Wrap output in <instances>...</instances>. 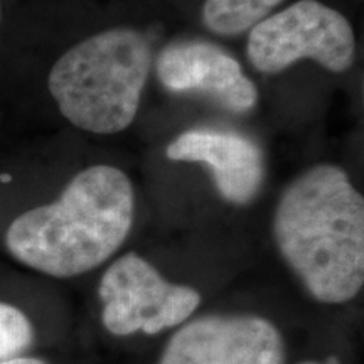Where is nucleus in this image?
Returning a JSON list of instances; mask_svg holds the SVG:
<instances>
[{
	"instance_id": "obj_9",
	"label": "nucleus",
	"mask_w": 364,
	"mask_h": 364,
	"mask_svg": "<svg viewBox=\"0 0 364 364\" xmlns=\"http://www.w3.org/2000/svg\"><path fill=\"white\" fill-rule=\"evenodd\" d=\"M284 0H204L203 22L216 36H240L268 17Z\"/></svg>"
},
{
	"instance_id": "obj_10",
	"label": "nucleus",
	"mask_w": 364,
	"mask_h": 364,
	"mask_svg": "<svg viewBox=\"0 0 364 364\" xmlns=\"http://www.w3.org/2000/svg\"><path fill=\"white\" fill-rule=\"evenodd\" d=\"M34 343L31 318L19 307L0 302V359L21 356Z\"/></svg>"
},
{
	"instance_id": "obj_6",
	"label": "nucleus",
	"mask_w": 364,
	"mask_h": 364,
	"mask_svg": "<svg viewBox=\"0 0 364 364\" xmlns=\"http://www.w3.org/2000/svg\"><path fill=\"white\" fill-rule=\"evenodd\" d=\"M159 364H287V344L258 314H206L176 327Z\"/></svg>"
},
{
	"instance_id": "obj_4",
	"label": "nucleus",
	"mask_w": 364,
	"mask_h": 364,
	"mask_svg": "<svg viewBox=\"0 0 364 364\" xmlns=\"http://www.w3.org/2000/svg\"><path fill=\"white\" fill-rule=\"evenodd\" d=\"M102 324L118 338L156 336L194 317L203 295L194 287L167 280L142 255L115 258L98 284Z\"/></svg>"
},
{
	"instance_id": "obj_1",
	"label": "nucleus",
	"mask_w": 364,
	"mask_h": 364,
	"mask_svg": "<svg viewBox=\"0 0 364 364\" xmlns=\"http://www.w3.org/2000/svg\"><path fill=\"white\" fill-rule=\"evenodd\" d=\"M282 260L316 302L343 306L364 287V198L348 172L317 164L282 191L272 220Z\"/></svg>"
},
{
	"instance_id": "obj_13",
	"label": "nucleus",
	"mask_w": 364,
	"mask_h": 364,
	"mask_svg": "<svg viewBox=\"0 0 364 364\" xmlns=\"http://www.w3.org/2000/svg\"><path fill=\"white\" fill-rule=\"evenodd\" d=\"M0 22H2V0H0Z\"/></svg>"
},
{
	"instance_id": "obj_2",
	"label": "nucleus",
	"mask_w": 364,
	"mask_h": 364,
	"mask_svg": "<svg viewBox=\"0 0 364 364\" xmlns=\"http://www.w3.org/2000/svg\"><path fill=\"white\" fill-rule=\"evenodd\" d=\"M135 193L118 167L80 171L56 201L22 213L6 233L9 253L53 279H75L110 262L130 236Z\"/></svg>"
},
{
	"instance_id": "obj_12",
	"label": "nucleus",
	"mask_w": 364,
	"mask_h": 364,
	"mask_svg": "<svg viewBox=\"0 0 364 364\" xmlns=\"http://www.w3.org/2000/svg\"><path fill=\"white\" fill-rule=\"evenodd\" d=\"M297 364H326V363H322V361H314V359H307V361H300V363H297Z\"/></svg>"
},
{
	"instance_id": "obj_3",
	"label": "nucleus",
	"mask_w": 364,
	"mask_h": 364,
	"mask_svg": "<svg viewBox=\"0 0 364 364\" xmlns=\"http://www.w3.org/2000/svg\"><path fill=\"white\" fill-rule=\"evenodd\" d=\"M152 61L142 33L115 27L63 54L49 73L48 88L70 124L90 134H120L135 120Z\"/></svg>"
},
{
	"instance_id": "obj_7",
	"label": "nucleus",
	"mask_w": 364,
	"mask_h": 364,
	"mask_svg": "<svg viewBox=\"0 0 364 364\" xmlns=\"http://www.w3.org/2000/svg\"><path fill=\"white\" fill-rule=\"evenodd\" d=\"M157 78L171 93L201 95L231 113H248L258 102V88L240 63L220 46L182 41L162 49Z\"/></svg>"
},
{
	"instance_id": "obj_11",
	"label": "nucleus",
	"mask_w": 364,
	"mask_h": 364,
	"mask_svg": "<svg viewBox=\"0 0 364 364\" xmlns=\"http://www.w3.org/2000/svg\"><path fill=\"white\" fill-rule=\"evenodd\" d=\"M0 364H49L48 361L34 356H14L9 359H0Z\"/></svg>"
},
{
	"instance_id": "obj_8",
	"label": "nucleus",
	"mask_w": 364,
	"mask_h": 364,
	"mask_svg": "<svg viewBox=\"0 0 364 364\" xmlns=\"http://www.w3.org/2000/svg\"><path fill=\"white\" fill-rule=\"evenodd\" d=\"M166 156L174 162L208 166L218 193L235 206L252 203L265 181V156L260 145L236 132L188 130L167 145Z\"/></svg>"
},
{
	"instance_id": "obj_5",
	"label": "nucleus",
	"mask_w": 364,
	"mask_h": 364,
	"mask_svg": "<svg viewBox=\"0 0 364 364\" xmlns=\"http://www.w3.org/2000/svg\"><path fill=\"white\" fill-rule=\"evenodd\" d=\"M247 56L250 65L265 75L285 71L300 59L344 73L356 59V36L336 9L318 0H299L250 29Z\"/></svg>"
}]
</instances>
